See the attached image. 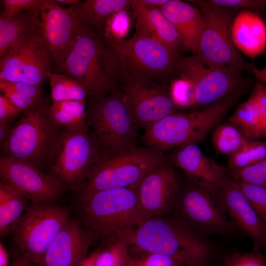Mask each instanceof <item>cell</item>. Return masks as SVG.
Segmentation results:
<instances>
[{
  "instance_id": "obj_13",
  "label": "cell",
  "mask_w": 266,
  "mask_h": 266,
  "mask_svg": "<svg viewBox=\"0 0 266 266\" xmlns=\"http://www.w3.org/2000/svg\"><path fill=\"white\" fill-rule=\"evenodd\" d=\"M200 10L204 22L200 42V54L214 62L241 73L251 71L248 62L235 46L232 26L237 10L219 6L208 0H190Z\"/></svg>"
},
{
  "instance_id": "obj_21",
  "label": "cell",
  "mask_w": 266,
  "mask_h": 266,
  "mask_svg": "<svg viewBox=\"0 0 266 266\" xmlns=\"http://www.w3.org/2000/svg\"><path fill=\"white\" fill-rule=\"evenodd\" d=\"M167 158L190 180L219 185L229 175L227 168L205 156L197 144L175 148Z\"/></svg>"
},
{
  "instance_id": "obj_46",
  "label": "cell",
  "mask_w": 266,
  "mask_h": 266,
  "mask_svg": "<svg viewBox=\"0 0 266 266\" xmlns=\"http://www.w3.org/2000/svg\"><path fill=\"white\" fill-rule=\"evenodd\" d=\"M13 127L11 123H0V142L2 143L10 134Z\"/></svg>"
},
{
  "instance_id": "obj_27",
  "label": "cell",
  "mask_w": 266,
  "mask_h": 266,
  "mask_svg": "<svg viewBox=\"0 0 266 266\" xmlns=\"http://www.w3.org/2000/svg\"><path fill=\"white\" fill-rule=\"evenodd\" d=\"M30 200L11 186L0 181V235L11 233L16 223L23 214Z\"/></svg>"
},
{
  "instance_id": "obj_23",
  "label": "cell",
  "mask_w": 266,
  "mask_h": 266,
  "mask_svg": "<svg viewBox=\"0 0 266 266\" xmlns=\"http://www.w3.org/2000/svg\"><path fill=\"white\" fill-rule=\"evenodd\" d=\"M162 10L181 37L183 49L193 55L200 54L204 22L200 9L182 0H169Z\"/></svg>"
},
{
  "instance_id": "obj_44",
  "label": "cell",
  "mask_w": 266,
  "mask_h": 266,
  "mask_svg": "<svg viewBox=\"0 0 266 266\" xmlns=\"http://www.w3.org/2000/svg\"><path fill=\"white\" fill-rule=\"evenodd\" d=\"M169 0H134L135 2L141 5L154 8L162 9Z\"/></svg>"
},
{
  "instance_id": "obj_8",
  "label": "cell",
  "mask_w": 266,
  "mask_h": 266,
  "mask_svg": "<svg viewBox=\"0 0 266 266\" xmlns=\"http://www.w3.org/2000/svg\"><path fill=\"white\" fill-rule=\"evenodd\" d=\"M45 100L23 112L5 140L2 155L28 163L42 170L46 168L53 147L62 129L48 113Z\"/></svg>"
},
{
  "instance_id": "obj_35",
  "label": "cell",
  "mask_w": 266,
  "mask_h": 266,
  "mask_svg": "<svg viewBox=\"0 0 266 266\" xmlns=\"http://www.w3.org/2000/svg\"><path fill=\"white\" fill-rule=\"evenodd\" d=\"M228 172L236 180L266 188V160L249 167Z\"/></svg>"
},
{
  "instance_id": "obj_49",
  "label": "cell",
  "mask_w": 266,
  "mask_h": 266,
  "mask_svg": "<svg viewBox=\"0 0 266 266\" xmlns=\"http://www.w3.org/2000/svg\"><path fill=\"white\" fill-rule=\"evenodd\" d=\"M97 255V250L91 253L77 266H95V260Z\"/></svg>"
},
{
  "instance_id": "obj_45",
  "label": "cell",
  "mask_w": 266,
  "mask_h": 266,
  "mask_svg": "<svg viewBox=\"0 0 266 266\" xmlns=\"http://www.w3.org/2000/svg\"><path fill=\"white\" fill-rule=\"evenodd\" d=\"M251 72L258 81L266 86V66L262 69H259L253 64H252Z\"/></svg>"
},
{
  "instance_id": "obj_5",
  "label": "cell",
  "mask_w": 266,
  "mask_h": 266,
  "mask_svg": "<svg viewBox=\"0 0 266 266\" xmlns=\"http://www.w3.org/2000/svg\"><path fill=\"white\" fill-rule=\"evenodd\" d=\"M56 70L79 82L90 104L119 88L106 63L101 35L85 25H79L68 54Z\"/></svg>"
},
{
  "instance_id": "obj_17",
  "label": "cell",
  "mask_w": 266,
  "mask_h": 266,
  "mask_svg": "<svg viewBox=\"0 0 266 266\" xmlns=\"http://www.w3.org/2000/svg\"><path fill=\"white\" fill-rule=\"evenodd\" d=\"M73 6L65 7L55 0H45L40 9V34L55 69L66 58L80 25Z\"/></svg>"
},
{
  "instance_id": "obj_41",
  "label": "cell",
  "mask_w": 266,
  "mask_h": 266,
  "mask_svg": "<svg viewBox=\"0 0 266 266\" xmlns=\"http://www.w3.org/2000/svg\"><path fill=\"white\" fill-rule=\"evenodd\" d=\"M0 86L5 87L27 96L37 102H42L43 98L42 88L23 82L0 81Z\"/></svg>"
},
{
  "instance_id": "obj_26",
  "label": "cell",
  "mask_w": 266,
  "mask_h": 266,
  "mask_svg": "<svg viewBox=\"0 0 266 266\" xmlns=\"http://www.w3.org/2000/svg\"><path fill=\"white\" fill-rule=\"evenodd\" d=\"M41 8L24 11L11 20L0 14V57L38 25Z\"/></svg>"
},
{
  "instance_id": "obj_25",
  "label": "cell",
  "mask_w": 266,
  "mask_h": 266,
  "mask_svg": "<svg viewBox=\"0 0 266 266\" xmlns=\"http://www.w3.org/2000/svg\"><path fill=\"white\" fill-rule=\"evenodd\" d=\"M131 3L130 0H86L73 8L80 24L88 26L102 34L108 19L131 8Z\"/></svg>"
},
{
  "instance_id": "obj_6",
  "label": "cell",
  "mask_w": 266,
  "mask_h": 266,
  "mask_svg": "<svg viewBox=\"0 0 266 266\" xmlns=\"http://www.w3.org/2000/svg\"><path fill=\"white\" fill-rule=\"evenodd\" d=\"M90 134L101 158L127 151L136 146L139 126L119 88L87 109Z\"/></svg>"
},
{
  "instance_id": "obj_1",
  "label": "cell",
  "mask_w": 266,
  "mask_h": 266,
  "mask_svg": "<svg viewBox=\"0 0 266 266\" xmlns=\"http://www.w3.org/2000/svg\"><path fill=\"white\" fill-rule=\"evenodd\" d=\"M115 235L124 240L131 249L180 258L187 266H205L214 250L209 237L178 217L149 218Z\"/></svg>"
},
{
  "instance_id": "obj_10",
  "label": "cell",
  "mask_w": 266,
  "mask_h": 266,
  "mask_svg": "<svg viewBox=\"0 0 266 266\" xmlns=\"http://www.w3.org/2000/svg\"><path fill=\"white\" fill-rule=\"evenodd\" d=\"M70 218L67 207L31 202L11 232L18 255L36 265Z\"/></svg>"
},
{
  "instance_id": "obj_42",
  "label": "cell",
  "mask_w": 266,
  "mask_h": 266,
  "mask_svg": "<svg viewBox=\"0 0 266 266\" xmlns=\"http://www.w3.org/2000/svg\"><path fill=\"white\" fill-rule=\"evenodd\" d=\"M0 90L1 93L22 113L41 103L37 102L27 96L5 87L0 86Z\"/></svg>"
},
{
  "instance_id": "obj_31",
  "label": "cell",
  "mask_w": 266,
  "mask_h": 266,
  "mask_svg": "<svg viewBox=\"0 0 266 266\" xmlns=\"http://www.w3.org/2000/svg\"><path fill=\"white\" fill-rule=\"evenodd\" d=\"M104 240L105 244L97 250L95 266H127L130 253L127 242L115 234Z\"/></svg>"
},
{
  "instance_id": "obj_16",
  "label": "cell",
  "mask_w": 266,
  "mask_h": 266,
  "mask_svg": "<svg viewBox=\"0 0 266 266\" xmlns=\"http://www.w3.org/2000/svg\"><path fill=\"white\" fill-rule=\"evenodd\" d=\"M0 181L25 196L31 203H55L67 188L59 179L28 163L3 155Z\"/></svg>"
},
{
  "instance_id": "obj_18",
  "label": "cell",
  "mask_w": 266,
  "mask_h": 266,
  "mask_svg": "<svg viewBox=\"0 0 266 266\" xmlns=\"http://www.w3.org/2000/svg\"><path fill=\"white\" fill-rule=\"evenodd\" d=\"M181 187L175 166L168 160L149 172L135 189L145 218L161 216L174 208Z\"/></svg>"
},
{
  "instance_id": "obj_30",
  "label": "cell",
  "mask_w": 266,
  "mask_h": 266,
  "mask_svg": "<svg viewBox=\"0 0 266 266\" xmlns=\"http://www.w3.org/2000/svg\"><path fill=\"white\" fill-rule=\"evenodd\" d=\"M48 79L52 102L65 100L87 101L84 86L74 78L64 73L50 71Z\"/></svg>"
},
{
  "instance_id": "obj_38",
  "label": "cell",
  "mask_w": 266,
  "mask_h": 266,
  "mask_svg": "<svg viewBox=\"0 0 266 266\" xmlns=\"http://www.w3.org/2000/svg\"><path fill=\"white\" fill-rule=\"evenodd\" d=\"M170 88L172 99L176 105H195V91L189 82L180 78L171 82Z\"/></svg>"
},
{
  "instance_id": "obj_24",
  "label": "cell",
  "mask_w": 266,
  "mask_h": 266,
  "mask_svg": "<svg viewBox=\"0 0 266 266\" xmlns=\"http://www.w3.org/2000/svg\"><path fill=\"white\" fill-rule=\"evenodd\" d=\"M233 41L237 49L254 58L266 49V24L260 14L242 10L235 16L232 26Z\"/></svg>"
},
{
  "instance_id": "obj_9",
  "label": "cell",
  "mask_w": 266,
  "mask_h": 266,
  "mask_svg": "<svg viewBox=\"0 0 266 266\" xmlns=\"http://www.w3.org/2000/svg\"><path fill=\"white\" fill-rule=\"evenodd\" d=\"M181 189L174 208L195 231L209 237L228 236L236 231L229 220L219 185L190 180Z\"/></svg>"
},
{
  "instance_id": "obj_28",
  "label": "cell",
  "mask_w": 266,
  "mask_h": 266,
  "mask_svg": "<svg viewBox=\"0 0 266 266\" xmlns=\"http://www.w3.org/2000/svg\"><path fill=\"white\" fill-rule=\"evenodd\" d=\"M86 102L75 100L52 102L48 108L49 115L54 123L62 129L88 128Z\"/></svg>"
},
{
  "instance_id": "obj_32",
  "label": "cell",
  "mask_w": 266,
  "mask_h": 266,
  "mask_svg": "<svg viewBox=\"0 0 266 266\" xmlns=\"http://www.w3.org/2000/svg\"><path fill=\"white\" fill-rule=\"evenodd\" d=\"M249 139L230 123L220 124L212 132L211 141L216 152L228 156Z\"/></svg>"
},
{
  "instance_id": "obj_19",
  "label": "cell",
  "mask_w": 266,
  "mask_h": 266,
  "mask_svg": "<svg viewBox=\"0 0 266 266\" xmlns=\"http://www.w3.org/2000/svg\"><path fill=\"white\" fill-rule=\"evenodd\" d=\"M219 187L228 217L235 229L249 237L253 251L266 247V228L236 181L229 175Z\"/></svg>"
},
{
  "instance_id": "obj_50",
  "label": "cell",
  "mask_w": 266,
  "mask_h": 266,
  "mask_svg": "<svg viewBox=\"0 0 266 266\" xmlns=\"http://www.w3.org/2000/svg\"><path fill=\"white\" fill-rule=\"evenodd\" d=\"M259 108L261 110L262 115L263 137L266 138V105Z\"/></svg>"
},
{
  "instance_id": "obj_48",
  "label": "cell",
  "mask_w": 266,
  "mask_h": 266,
  "mask_svg": "<svg viewBox=\"0 0 266 266\" xmlns=\"http://www.w3.org/2000/svg\"><path fill=\"white\" fill-rule=\"evenodd\" d=\"M11 266H36L27 259L18 255L13 261Z\"/></svg>"
},
{
  "instance_id": "obj_20",
  "label": "cell",
  "mask_w": 266,
  "mask_h": 266,
  "mask_svg": "<svg viewBox=\"0 0 266 266\" xmlns=\"http://www.w3.org/2000/svg\"><path fill=\"white\" fill-rule=\"evenodd\" d=\"M92 238L78 220L70 218L36 266H77L86 257Z\"/></svg>"
},
{
  "instance_id": "obj_2",
  "label": "cell",
  "mask_w": 266,
  "mask_h": 266,
  "mask_svg": "<svg viewBox=\"0 0 266 266\" xmlns=\"http://www.w3.org/2000/svg\"><path fill=\"white\" fill-rule=\"evenodd\" d=\"M249 86L241 87L203 109L185 113L175 112L146 127L142 136L144 145L165 152L197 144L220 124Z\"/></svg>"
},
{
  "instance_id": "obj_36",
  "label": "cell",
  "mask_w": 266,
  "mask_h": 266,
  "mask_svg": "<svg viewBox=\"0 0 266 266\" xmlns=\"http://www.w3.org/2000/svg\"><path fill=\"white\" fill-rule=\"evenodd\" d=\"M235 180L266 228V188Z\"/></svg>"
},
{
  "instance_id": "obj_34",
  "label": "cell",
  "mask_w": 266,
  "mask_h": 266,
  "mask_svg": "<svg viewBox=\"0 0 266 266\" xmlns=\"http://www.w3.org/2000/svg\"><path fill=\"white\" fill-rule=\"evenodd\" d=\"M130 253L127 266H187L186 262L178 258L130 248Z\"/></svg>"
},
{
  "instance_id": "obj_3",
  "label": "cell",
  "mask_w": 266,
  "mask_h": 266,
  "mask_svg": "<svg viewBox=\"0 0 266 266\" xmlns=\"http://www.w3.org/2000/svg\"><path fill=\"white\" fill-rule=\"evenodd\" d=\"M101 36L106 63L115 80L118 75L128 74L167 83L174 74L180 54L163 44L135 33L128 39Z\"/></svg>"
},
{
  "instance_id": "obj_15",
  "label": "cell",
  "mask_w": 266,
  "mask_h": 266,
  "mask_svg": "<svg viewBox=\"0 0 266 266\" xmlns=\"http://www.w3.org/2000/svg\"><path fill=\"white\" fill-rule=\"evenodd\" d=\"M51 66L38 24L0 57V81L23 82L42 88Z\"/></svg>"
},
{
  "instance_id": "obj_14",
  "label": "cell",
  "mask_w": 266,
  "mask_h": 266,
  "mask_svg": "<svg viewBox=\"0 0 266 266\" xmlns=\"http://www.w3.org/2000/svg\"><path fill=\"white\" fill-rule=\"evenodd\" d=\"M115 80L139 127L145 129L175 112L167 83L128 74L118 75Z\"/></svg>"
},
{
  "instance_id": "obj_22",
  "label": "cell",
  "mask_w": 266,
  "mask_h": 266,
  "mask_svg": "<svg viewBox=\"0 0 266 266\" xmlns=\"http://www.w3.org/2000/svg\"><path fill=\"white\" fill-rule=\"evenodd\" d=\"M135 21V33L159 42L177 53L183 49L177 31L162 12V9L145 7L131 0Z\"/></svg>"
},
{
  "instance_id": "obj_12",
  "label": "cell",
  "mask_w": 266,
  "mask_h": 266,
  "mask_svg": "<svg viewBox=\"0 0 266 266\" xmlns=\"http://www.w3.org/2000/svg\"><path fill=\"white\" fill-rule=\"evenodd\" d=\"M101 158L88 128L63 129L48 159L50 174L67 188L77 190Z\"/></svg>"
},
{
  "instance_id": "obj_39",
  "label": "cell",
  "mask_w": 266,
  "mask_h": 266,
  "mask_svg": "<svg viewBox=\"0 0 266 266\" xmlns=\"http://www.w3.org/2000/svg\"><path fill=\"white\" fill-rule=\"evenodd\" d=\"M45 0H4L3 10L0 13L8 20H11L20 13L41 8Z\"/></svg>"
},
{
  "instance_id": "obj_11",
  "label": "cell",
  "mask_w": 266,
  "mask_h": 266,
  "mask_svg": "<svg viewBox=\"0 0 266 266\" xmlns=\"http://www.w3.org/2000/svg\"><path fill=\"white\" fill-rule=\"evenodd\" d=\"M174 74L189 82L195 94V105H209L250 85L239 71L212 61L201 54L177 57Z\"/></svg>"
},
{
  "instance_id": "obj_37",
  "label": "cell",
  "mask_w": 266,
  "mask_h": 266,
  "mask_svg": "<svg viewBox=\"0 0 266 266\" xmlns=\"http://www.w3.org/2000/svg\"><path fill=\"white\" fill-rule=\"evenodd\" d=\"M222 266H266V255L260 251H235L224 256Z\"/></svg>"
},
{
  "instance_id": "obj_51",
  "label": "cell",
  "mask_w": 266,
  "mask_h": 266,
  "mask_svg": "<svg viewBox=\"0 0 266 266\" xmlns=\"http://www.w3.org/2000/svg\"><path fill=\"white\" fill-rule=\"evenodd\" d=\"M60 4L68 5L69 6L78 4L80 1L78 0H55Z\"/></svg>"
},
{
  "instance_id": "obj_29",
  "label": "cell",
  "mask_w": 266,
  "mask_h": 266,
  "mask_svg": "<svg viewBox=\"0 0 266 266\" xmlns=\"http://www.w3.org/2000/svg\"><path fill=\"white\" fill-rule=\"evenodd\" d=\"M228 120L247 138L263 137L261 112L250 98L236 106Z\"/></svg>"
},
{
  "instance_id": "obj_40",
  "label": "cell",
  "mask_w": 266,
  "mask_h": 266,
  "mask_svg": "<svg viewBox=\"0 0 266 266\" xmlns=\"http://www.w3.org/2000/svg\"><path fill=\"white\" fill-rule=\"evenodd\" d=\"M214 4L232 9L248 10L258 14L263 13L266 9V0H209Z\"/></svg>"
},
{
  "instance_id": "obj_33",
  "label": "cell",
  "mask_w": 266,
  "mask_h": 266,
  "mask_svg": "<svg viewBox=\"0 0 266 266\" xmlns=\"http://www.w3.org/2000/svg\"><path fill=\"white\" fill-rule=\"evenodd\" d=\"M266 160V140L249 139L237 151L228 156L229 171L241 169Z\"/></svg>"
},
{
  "instance_id": "obj_43",
  "label": "cell",
  "mask_w": 266,
  "mask_h": 266,
  "mask_svg": "<svg viewBox=\"0 0 266 266\" xmlns=\"http://www.w3.org/2000/svg\"><path fill=\"white\" fill-rule=\"evenodd\" d=\"M22 112L3 94L0 95V123H11Z\"/></svg>"
},
{
  "instance_id": "obj_4",
  "label": "cell",
  "mask_w": 266,
  "mask_h": 266,
  "mask_svg": "<svg viewBox=\"0 0 266 266\" xmlns=\"http://www.w3.org/2000/svg\"><path fill=\"white\" fill-rule=\"evenodd\" d=\"M167 160L164 152L136 145L122 153L101 158L77 190L80 202L99 191L136 189L152 170Z\"/></svg>"
},
{
  "instance_id": "obj_47",
  "label": "cell",
  "mask_w": 266,
  "mask_h": 266,
  "mask_svg": "<svg viewBox=\"0 0 266 266\" xmlns=\"http://www.w3.org/2000/svg\"><path fill=\"white\" fill-rule=\"evenodd\" d=\"M9 255L3 244L0 242V266H8Z\"/></svg>"
},
{
  "instance_id": "obj_7",
  "label": "cell",
  "mask_w": 266,
  "mask_h": 266,
  "mask_svg": "<svg viewBox=\"0 0 266 266\" xmlns=\"http://www.w3.org/2000/svg\"><path fill=\"white\" fill-rule=\"evenodd\" d=\"M80 202L82 225L92 240H104L118 232L135 228L146 219L136 190L132 188L99 191Z\"/></svg>"
}]
</instances>
